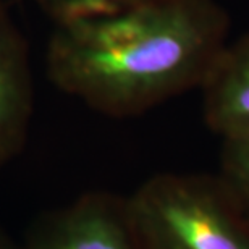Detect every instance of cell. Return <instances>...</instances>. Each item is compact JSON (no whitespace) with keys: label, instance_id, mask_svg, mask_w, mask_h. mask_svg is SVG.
Instances as JSON below:
<instances>
[{"label":"cell","instance_id":"6da1fadb","mask_svg":"<svg viewBox=\"0 0 249 249\" xmlns=\"http://www.w3.org/2000/svg\"><path fill=\"white\" fill-rule=\"evenodd\" d=\"M227 33V15L215 0H141L104 17L55 24L47 78L99 113L134 117L202 86Z\"/></svg>","mask_w":249,"mask_h":249},{"label":"cell","instance_id":"7a4b0ae2","mask_svg":"<svg viewBox=\"0 0 249 249\" xmlns=\"http://www.w3.org/2000/svg\"><path fill=\"white\" fill-rule=\"evenodd\" d=\"M223 185L188 175L152 177L128 206L147 249H249V227Z\"/></svg>","mask_w":249,"mask_h":249},{"label":"cell","instance_id":"3957f363","mask_svg":"<svg viewBox=\"0 0 249 249\" xmlns=\"http://www.w3.org/2000/svg\"><path fill=\"white\" fill-rule=\"evenodd\" d=\"M19 249H147L128 197L86 193L46 212L29 227Z\"/></svg>","mask_w":249,"mask_h":249},{"label":"cell","instance_id":"277c9868","mask_svg":"<svg viewBox=\"0 0 249 249\" xmlns=\"http://www.w3.org/2000/svg\"><path fill=\"white\" fill-rule=\"evenodd\" d=\"M34 113L28 39L0 2V170L21 156Z\"/></svg>","mask_w":249,"mask_h":249},{"label":"cell","instance_id":"5b68a950","mask_svg":"<svg viewBox=\"0 0 249 249\" xmlns=\"http://www.w3.org/2000/svg\"><path fill=\"white\" fill-rule=\"evenodd\" d=\"M204 89V115L222 138L249 133V34L223 47Z\"/></svg>","mask_w":249,"mask_h":249},{"label":"cell","instance_id":"8992f818","mask_svg":"<svg viewBox=\"0 0 249 249\" xmlns=\"http://www.w3.org/2000/svg\"><path fill=\"white\" fill-rule=\"evenodd\" d=\"M55 24H65L110 15L141 0H33Z\"/></svg>","mask_w":249,"mask_h":249},{"label":"cell","instance_id":"52a82bcc","mask_svg":"<svg viewBox=\"0 0 249 249\" xmlns=\"http://www.w3.org/2000/svg\"><path fill=\"white\" fill-rule=\"evenodd\" d=\"M223 141V183L236 202L249 209V133Z\"/></svg>","mask_w":249,"mask_h":249},{"label":"cell","instance_id":"ba28073f","mask_svg":"<svg viewBox=\"0 0 249 249\" xmlns=\"http://www.w3.org/2000/svg\"><path fill=\"white\" fill-rule=\"evenodd\" d=\"M0 249H19V243H15L3 230H0Z\"/></svg>","mask_w":249,"mask_h":249},{"label":"cell","instance_id":"9c48e42d","mask_svg":"<svg viewBox=\"0 0 249 249\" xmlns=\"http://www.w3.org/2000/svg\"><path fill=\"white\" fill-rule=\"evenodd\" d=\"M0 2H5V0H0Z\"/></svg>","mask_w":249,"mask_h":249}]
</instances>
